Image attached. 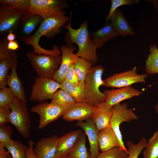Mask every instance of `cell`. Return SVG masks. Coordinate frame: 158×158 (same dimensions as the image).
Returning a JSON list of instances; mask_svg holds the SVG:
<instances>
[{"label": "cell", "mask_w": 158, "mask_h": 158, "mask_svg": "<svg viewBox=\"0 0 158 158\" xmlns=\"http://www.w3.org/2000/svg\"><path fill=\"white\" fill-rule=\"evenodd\" d=\"M70 19V17L65 15L44 19L34 33L26 39L25 41V44L32 46L33 52L35 54L60 56L61 53L57 46H54L52 49L47 50L42 47L39 42L43 36L48 39H51L60 33L62 30L61 28L69 21Z\"/></svg>", "instance_id": "obj_1"}, {"label": "cell", "mask_w": 158, "mask_h": 158, "mask_svg": "<svg viewBox=\"0 0 158 158\" xmlns=\"http://www.w3.org/2000/svg\"><path fill=\"white\" fill-rule=\"evenodd\" d=\"M72 14L71 12L69 23L63 27L68 31L66 39L70 43H75L77 45L78 50L75 54L77 57L84 59L92 64L96 63L98 59L96 53L97 48L91 38L88 29V22L85 20L78 28L74 29L71 23Z\"/></svg>", "instance_id": "obj_2"}, {"label": "cell", "mask_w": 158, "mask_h": 158, "mask_svg": "<svg viewBox=\"0 0 158 158\" xmlns=\"http://www.w3.org/2000/svg\"><path fill=\"white\" fill-rule=\"evenodd\" d=\"M104 68L102 65L92 67L84 81L85 102L94 107L105 102L106 95L100 92L99 87L104 86V81L102 78Z\"/></svg>", "instance_id": "obj_3"}, {"label": "cell", "mask_w": 158, "mask_h": 158, "mask_svg": "<svg viewBox=\"0 0 158 158\" xmlns=\"http://www.w3.org/2000/svg\"><path fill=\"white\" fill-rule=\"evenodd\" d=\"M27 56L40 78H53L62 60L61 56H53L30 51L27 53Z\"/></svg>", "instance_id": "obj_4"}, {"label": "cell", "mask_w": 158, "mask_h": 158, "mask_svg": "<svg viewBox=\"0 0 158 158\" xmlns=\"http://www.w3.org/2000/svg\"><path fill=\"white\" fill-rule=\"evenodd\" d=\"M10 122L24 138L30 135L31 119L26 103L16 97L9 105Z\"/></svg>", "instance_id": "obj_5"}, {"label": "cell", "mask_w": 158, "mask_h": 158, "mask_svg": "<svg viewBox=\"0 0 158 158\" xmlns=\"http://www.w3.org/2000/svg\"><path fill=\"white\" fill-rule=\"evenodd\" d=\"M67 4L61 0H30L27 12L37 15L44 19L53 16H65Z\"/></svg>", "instance_id": "obj_6"}, {"label": "cell", "mask_w": 158, "mask_h": 158, "mask_svg": "<svg viewBox=\"0 0 158 158\" xmlns=\"http://www.w3.org/2000/svg\"><path fill=\"white\" fill-rule=\"evenodd\" d=\"M138 116L133 112V110L128 108L126 103L117 104L113 107V113L111 119L110 126L115 134L119 142L120 147L128 153L123 141L120 130V125L123 122H129L131 120H137Z\"/></svg>", "instance_id": "obj_7"}, {"label": "cell", "mask_w": 158, "mask_h": 158, "mask_svg": "<svg viewBox=\"0 0 158 158\" xmlns=\"http://www.w3.org/2000/svg\"><path fill=\"white\" fill-rule=\"evenodd\" d=\"M61 87V83L53 78L36 77L32 87L30 100L42 102L51 99L55 92Z\"/></svg>", "instance_id": "obj_8"}, {"label": "cell", "mask_w": 158, "mask_h": 158, "mask_svg": "<svg viewBox=\"0 0 158 158\" xmlns=\"http://www.w3.org/2000/svg\"><path fill=\"white\" fill-rule=\"evenodd\" d=\"M30 111L40 116L38 126L39 129L43 128L50 123L63 116L67 111L61 106L51 102L39 103L33 106Z\"/></svg>", "instance_id": "obj_9"}, {"label": "cell", "mask_w": 158, "mask_h": 158, "mask_svg": "<svg viewBox=\"0 0 158 158\" xmlns=\"http://www.w3.org/2000/svg\"><path fill=\"white\" fill-rule=\"evenodd\" d=\"M147 74H138L137 68L135 67L130 70L114 74L107 78L104 86L110 87L121 88L130 86L137 83H145V79Z\"/></svg>", "instance_id": "obj_10"}, {"label": "cell", "mask_w": 158, "mask_h": 158, "mask_svg": "<svg viewBox=\"0 0 158 158\" xmlns=\"http://www.w3.org/2000/svg\"><path fill=\"white\" fill-rule=\"evenodd\" d=\"M24 14L21 12L0 6V35L16 30Z\"/></svg>", "instance_id": "obj_11"}, {"label": "cell", "mask_w": 158, "mask_h": 158, "mask_svg": "<svg viewBox=\"0 0 158 158\" xmlns=\"http://www.w3.org/2000/svg\"><path fill=\"white\" fill-rule=\"evenodd\" d=\"M103 93L106 96L105 102L108 106L112 107L123 100L138 96L143 92L130 86L117 89L105 90Z\"/></svg>", "instance_id": "obj_12"}, {"label": "cell", "mask_w": 158, "mask_h": 158, "mask_svg": "<svg viewBox=\"0 0 158 158\" xmlns=\"http://www.w3.org/2000/svg\"><path fill=\"white\" fill-rule=\"evenodd\" d=\"M59 137L54 135L42 138L36 143L34 152L37 158H55Z\"/></svg>", "instance_id": "obj_13"}, {"label": "cell", "mask_w": 158, "mask_h": 158, "mask_svg": "<svg viewBox=\"0 0 158 158\" xmlns=\"http://www.w3.org/2000/svg\"><path fill=\"white\" fill-rule=\"evenodd\" d=\"M75 47L73 45H62L60 48L62 60L60 65L53 79L61 83L64 80L65 75L70 65L74 63L78 57L73 53Z\"/></svg>", "instance_id": "obj_14"}, {"label": "cell", "mask_w": 158, "mask_h": 158, "mask_svg": "<svg viewBox=\"0 0 158 158\" xmlns=\"http://www.w3.org/2000/svg\"><path fill=\"white\" fill-rule=\"evenodd\" d=\"M44 19L38 15L28 13L24 14L16 30L18 31L16 37L19 40L25 41Z\"/></svg>", "instance_id": "obj_15"}, {"label": "cell", "mask_w": 158, "mask_h": 158, "mask_svg": "<svg viewBox=\"0 0 158 158\" xmlns=\"http://www.w3.org/2000/svg\"><path fill=\"white\" fill-rule=\"evenodd\" d=\"M76 125L84 130L88 138L90 146V158H96L100 153L98 141L99 131L94 122L90 118L86 122L78 121Z\"/></svg>", "instance_id": "obj_16"}, {"label": "cell", "mask_w": 158, "mask_h": 158, "mask_svg": "<svg viewBox=\"0 0 158 158\" xmlns=\"http://www.w3.org/2000/svg\"><path fill=\"white\" fill-rule=\"evenodd\" d=\"M93 107L90 118L94 122L98 131L110 126L113 107H109L104 102Z\"/></svg>", "instance_id": "obj_17"}, {"label": "cell", "mask_w": 158, "mask_h": 158, "mask_svg": "<svg viewBox=\"0 0 158 158\" xmlns=\"http://www.w3.org/2000/svg\"><path fill=\"white\" fill-rule=\"evenodd\" d=\"M94 107L85 102H76L67 111L62 118L67 121H83L90 118Z\"/></svg>", "instance_id": "obj_18"}, {"label": "cell", "mask_w": 158, "mask_h": 158, "mask_svg": "<svg viewBox=\"0 0 158 158\" xmlns=\"http://www.w3.org/2000/svg\"><path fill=\"white\" fill-rule=\"evenodd\" d=\"M82 134L81 130H78L59 137L55 158L68 154L75 146Z\"/></svg>", "instance_id": "obj_19"}, {"label": "cell", "mask_w": 158, "mask_h": 158, "mask_svg": "<svg viewBox=\"0 0 158 158\" xmlns=\"http://www.w3.org/2000/svg\"><path fill=\"white\" fill-rule=\"evenodd\" d=\"M111 23L118 35H134L135 32L121 11L117 8L112 16Z\"/></svg>", "instance_id": "obj_20"}, {"label": "cell", "mask_w": 158, "mask_h": 158, "mask_svg": "<svg viewBox=\"0 0 158 158\" xmlns=\"http://www.w3.org/2000/svg\"><path fill=\"white\" fill-rule=\"evenodd\" d=\"M18 63V61L17 60L12 67L11 72L8 78L7 85L8 86L16 97L26 103L24 87L16 71Z\"/></svg>", "instance_id": "obj_21"}, {"label": "cell", "mask_w": 158, "mask_h": 158, "mask_svg": "<svg viewBox=\"0 0 158 158\" xmlns=\"http://www.w3.org/2000/svg\"><path fill=\"white\" fill-rule=\"evenodd\" d=\"M90 35L97 48H102L107 42L118 36L111 23L108 22L106 23V24L100 29L92 32Z\"/></svg>", "instance_id": "obj_22"}, {"label": "cell", "mask_w": 158, "mask_h": 158, "mask_svg": "<svg viewBox=\"0 0 158 158\" xmlns=\"http://www.w3.org/2000/svg\"><path fill=\"white\" fill-rule=\"evenodd\" d=\"M98 141L99 150L101 152L120 147L118 140L110 126L99 132Z\"/></svg>", "instance_id": "obj_23"}, {"label": "cell", "mask_w": 158, "mask_h": 158, "mask_svg": "<svg viewBox=\"0 0 158 158\" xmlns=\"http://www.w3.org/2000/svg\"><path fill=\"white\" fill-rule=\"evenodd\" d=\"M61 85L60 89L66 91L76 102H85L84 81L79 82L78 85L76 86L64 80L61 83Z\"/></svg>", "instance_id": "obj_24"}, {"label": "cell", "mask_w": 158, "mask_h": 158, "mask_svg": "<svg viewBox=\"0 0 158 158\" xmlns=\"http://www.w3.org/2000/svg\"><path fill=\"white\" fill-rule=\"evenodd\" d=\"M51 102L61 106L66 111L70 109L76 102L66 91L59 89L54 94Z\"/></svg>", "instance_id": "obj_25"}, {"label": "cell", "mask_w": 158, "mask_h": 158, "mask_svg": "<svg viewBox=\"0 0 158 158\" xmlns=\"http://www.w3.org/2000/svg\"><path fill=\"white\" fill-rule=\"evenodd\" d=\"M146 73L153 75L158 73V48L155 44H152L150 54L145 60Z\"/></svg>", "instance_id": "obj_26"}, {"label": "cell", "mask_w": 158, "mask_h": 158, "mask_svg": "<svg viewBox=\"0 0 158 158\" xmlns=\"http://www.w3.org/2000/svg\"><path fill=\"white\" fill-rule=\"evenodd\" d=\"M85 134H82L76 144L68 154L70 158H90L86 146Z\"/></svg>", "instance_id": "obj_27"}, {"label": "cell", "mask_w": 158, "mask_h": 158, "mask_svg": "<svg viewBox=\"0 0 158 158\" xmlns=\"http://www.w3.org/2000/svg\"><path fill=\"white\" fill-rule=\"evenodd\" d=\"M92 64L90 62L77 57L74 63V69L79 82L84 81Z\"/></svg>", "instance_id": "obj_28"}, {"label": "cell", "mask_w": 158, "mask_h": 158, "mask_svg": "<svg viewBox=\"0 0 158 158\" xmlns=\"http://www.w3.org/2000/svg\"><path fill=\"white\" fill-rule=\"evenodd\" d=\"M18 58L5 59L0 61V89L6 86L10 69L15 62Z\"/></svg>", "instance_id": "obj_29"}, {"label": "cell", "mask_w": 158, "mask_h": 158, "mask_svg": "<svg viewBox=\"0 0 158 158\" xmlns=\"http://www.w3.org/2000/svg\"><path fill=\"white\" fill-rule=\"evenodd\" d=\"M143 158H158V130L149 139L143 152Z\"/></svg>", "instance_id": "obj_30"}, {"label": "cell", "mask_w": 158, "mask_h": 158, "mask_svg": "<svg viewBox=\"0 0 158 158\" xmlns=\"http://www.w3.org/2000/svg\"><path fill=\"white\" fill-rule=\"evenodd\" d=\"M30 0H0V6L23 14L27 13Z\"/></svg>", "instance_id": "obj_31"}, {"label": "cell", "mask_w": 158, "mask_h": 158, "mask_svg": "<svg viewBox=\"0 0 158 158\" xmlns=\"http://www.w3.org/2000/svg\"><path fill=\"white\" fill-rule=\"evenodd\" d=\"M147 142V140L143 137L141 138L136 144H135L131 141H127L126 145L128 154L127 158H138L142 151L146 147Z\"/></svg>", "instance_id": "obj_32"}, {"label": "cell", "mask_w": 158, "mask_h": 158, "mask_svg": "<svg viewBox=\"0 0 158 158\" xmlns=\"http://www.w3.org/2000/svg\"><path fill=\"white\" fill-rule=\"evenodd\" d=\"M5 147L12 158H27L25 145L19 141L13 140L11 143Z\"/></svg>", "instance_id": "obj_33"}, {"label": "cell", "mask_w": 158, "mask_h": 158, "mask_svg": "<svg viewBox=\"0 0 158 158\" xmlns=\"http://www.w3.org/2000/svg\"><path fill=\"white\" fill-rule=\"evenodd\" d=\"M128 153L119 147L100 153L96 158H127Z\"/></svg>", "instance_id": "obj_34"}, {"label": "cell", "mask_w": 158, "mask_h": 158, "mask_svg": "<svg viewBox=\"0 0 158 158\" xmlns=\"http://www.w3.org/2000/svg\"><path fill=\"white\" fill-rule=\"evenodd\" d=\"M15 97L9 87L5 86L0 89V107L9 106Z\"/></svg>", "instance_id": "obj_35"}, {"label": "cell", "mask_w": 158, "mask_h": 158, "mask_svg": "<svg viewBox=\"0 0 158 158\" xmlns=\"http://www.w3.org/2000/svg\"><path fill=\"white\" fill-rule=\"evenodd\" d=\"M13 133L9 125L0 126V145L5 147L11 143L13 140L11 138Z\"/></svg>", "instance_id": "obj_36"}, {"label": "cell", "mask_w": 158, "mask_h": 158, "mask_svg": "<svg viewBox=\"0 0 158 158\" xmlns=\"http://www.w3.org/2000/svg\"><path fill=\"white\" fill-rule=\"evenodd\" d=\"M111 6L109 14L107 17L106 23L110 20L111 18L117 8L120 6L131 5L138 3L139 0H111Z\"/></svg>", "instance_id": "obj_37"}, {"label": "cell", "mask_w": 158, "mask_h": 158, "mask_svg": "<svg viewBox=\"0 0 158 158\" xmlns=\"http://www.w3.org/2000/svg\"><path fill=\"white\" fill-rule=\"evenodd\" d=\"M7 40L1 39L0 41V61L5 59L18 58L17 53L9 49L7 47Z\"/></svg>", "instance_id": "obj_38"}, {"label": "cell", "mask_w": 158, "mask_h": 158, "mask_svg": "<svg viewBox=\"0 0 158 158\" xmlns=\"http://www.w3.org/2000/svg\"><path fill=\"white\" fill-rule=\"evenodd\" d=\"M64 79L65 80L75 85H78L79 81L74 70V63H71L65 75Z\"/></svg>", "instance_id": "obj_39"}, {"label": "cell", "mask_w": 158, "mask_h": 158, "mask_svg": "<svg viewBox=\"0 0 158 158\" xmlns=\"http://www.w3.org/2000/svg\"><path fill=\"white\" fill-rule=\"evenodd\" d=\"M11 113L9 106L0 107V126L10 122Z\"/></svg>", "instance_id": "obj_40"}, {"label": "cell", "mask_w": 158, "mask_h": 158, "mask_svg": "<svg viewBox=\"0 0 158 158\" xmlns=\"http://www.w3.org/2000/svg\"><path fill=\"white\" fill-rule=\"evenodd\" d=\"M28 146L25 145V148L27 158H37L33 150L34 142L32 140L28 141Z\"/></svg>", "instance_id": "obj_41"}, {"label": "cell", "mask_w": 158, "mask_h": 158, "mask_svg": "<svg viewBox=\"0 0 158 158\" xmlns=\"http://www.w3.org/2000/svg\"><path fill=\"white\" fill-rule=\"evenodd\" d=\"M7 47L9 49L14 51L20 48L18 43L15 40L9 41L7 43Z\"/></svg>", "instance_id": "obj_42"}, {"label": "cell", "mask_w": 158, "mask_h": 158, "mask_svg": "<svg viewBox=\"0 0 158 158\" xmlns=\"http://www.w3.org/2000/svg\"><path fill=\"white\" fill-rule=\"evenodd\" d=\"M5 147L0 145V158H8L10 154Z\"/></svg>", "instance_id": "obj_43"}, {"label": "cell", "mask_w": 158, "mask_h": 158, "mask_svg": "<svg viewBox=\"0 0 158 158\" xmlns=\"http://www.w3.org/2000/svg\"><path fill=\"white\" fill-rule=\"evenodd\" d=\"M13 31H11L7 35L6 39L9 42L14 41L16 39V35L13 33Z\"/></svg>", "instance_id": "obj_44"}, {"label": "cell", "mask_w": 158, "mask_h": 158, "mask_svg": "<svg viewBox=\"0 0 158 158\" xmlns=\"http://www.w3.org/2000/svg\"><path fill=\"white\" fill-rule=\"evenodd\" d=\"M154 108L157 113L158 114V102L157 103L156 105L154 106Z\"/></svg>", "instance_id": "obj_45"}, {"label": "cell", "mask_w": 158, "mask_h": 158, "mask_svg": "<svg viewBox=\"0 0 158 158\" xmlns=\"http://www.w3.org/2000/svg\"><path fill=\"white\" fill-rule=\"evenodd\" d=\"M55 158H70L68 154L60 157H55Z\"/></svg>", "instance_id": "obj_46"}, {"label": "cell", "mask_w": 158, "mask_h": 158, "mask_svg": "<svg viewBox=\"0 0 158 158\" xmlns=\"http://www.w3.org/2000/svg\"><path fill=\"white\" fill-rule=\"evenodd\" d=\"M8 158H12L11 155L10 154Z\"/></svg>", "instance_id": "obj_47"}]
</instances>
